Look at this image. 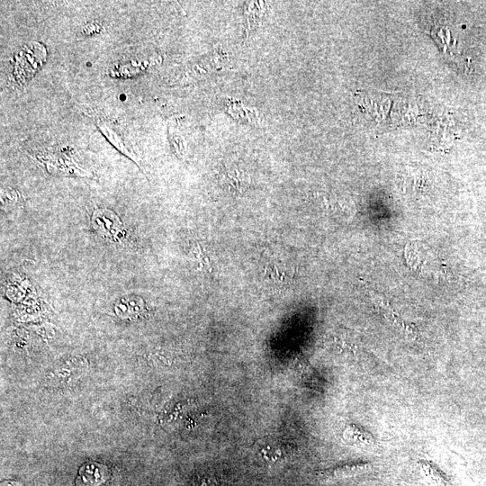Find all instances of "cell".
<instances>
[{"label":"cell","mask_w":486,"mask_h":486,"mask_svg":"<svg viewBox=\"0 0 486 486\" xmlns=\"http://www.w3.org/2000/svg\"><path fill=\"white\" fill-rule=\"evenodd\" d=\"M344 437L351 444L372 445L374 439L369 433L361 428L349 425L344 432Z\"/></svg>","instance_id":"3957f363"},{"label":"cell","mask_w":486,"mask_h":486,"mask_svg":"<svg viewBox=\"0 0 486 486\" xmlns=\"http://www.w3.org/2000/svg\"><path fill=\"white\" fill-rule=\"evenodd\" d=\"M108 477V471L105 466L88 463L81 467L78 477L76 480V486H97L104 482Z\"/></svg>","instance_id":"6da1fadb"},{"label":"cell","mask_w":486,"mask_h":486,"mask_svg":"<svg viewBox=\"0 0 486 486\" xmlns=\"http://www.w3.org/2000/svg\"><path fill=\"white\" fill-rule=\"evenodd\" d=\"M367 464H355L327 470L321 472V476L327 479L350 476L362 471L367 470Z\"/></svg>","instance_id":"7a4b0ae2"}]
</instances>
